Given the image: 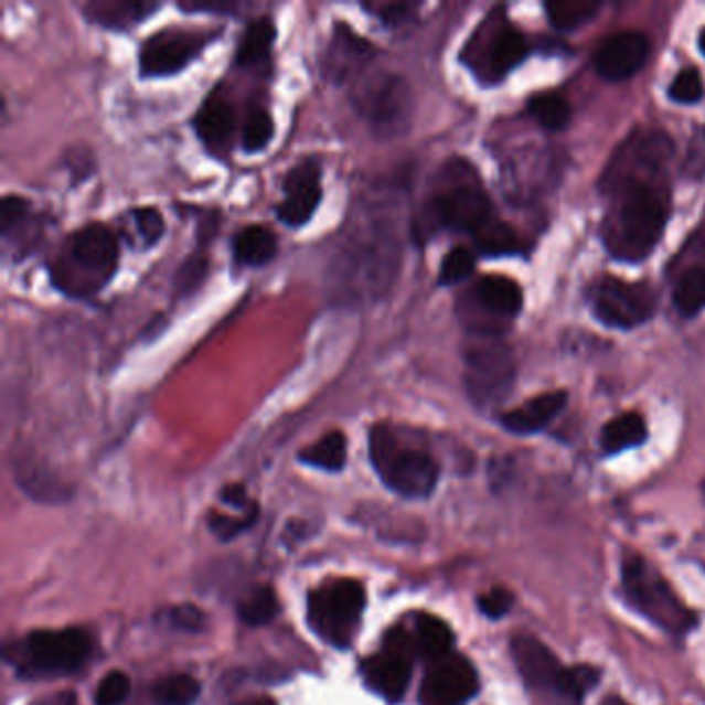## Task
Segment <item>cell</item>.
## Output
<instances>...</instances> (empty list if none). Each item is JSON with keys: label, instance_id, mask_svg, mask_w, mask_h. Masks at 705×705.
Instances as JSON below:
<instances>
[{"label": "cell", "instance_id": "cell-45", "mask_svg": "<svg viewBox=\"0 0 705 705\" xmlns=\"http://www.w3.org/2000/svg\"><path fill=\"white\" fill-rule=\"evenodd\" d=\"M513 607V594L505 590V588H494V590L487 591L478 598V608L484 617H489L492 621L505 617L509 610Z\"/></svg>", "mask_w": 705, "mask_h": 705}, {"label": "cell", "instance_id": "cell-17", "mask_svg": "<svg viewBox=\"0 0 705 705\" xmlns=\"http://www.w3.org/2000/svg\"><path fill=\"white\" fill-rule=\"evenodd\" d=\"M650 49L648 35L641 32L612 33L596 52L594 68L607 82H624L640 73L650 58Z\"/></svg>", "mask_w": 705, "mask_h": 705}, {"label": "cell", "instance_id": "cell-30", "mask_svg": "<svg viewBox=\"0 0 705 705\" xmlns=\"http://www.w3.org/2000/svg\"><path fill=\"white\" fill-rule=\"evenodd\" d=\"M674 309L683 317H695L705 309V265L685 269L673 288Z\"/></svg>", "mask_w": 705, "mask_h": 705}, {"label": "cell", "instance_id": "cell-50", "mask_svg": "<svg viewBox=\"0 0 705 705\" xmlns=\"http://www.w3.org/2000/svg\"><path fill=\"white\" fill-rule=\"evenodd\" d=\"M600 705H629V704L624 702L623 697H619V695H608V697H605V699L600 702Z\"/></svg>", "mask_w": 705, "mask_h": 705}, {"label": "cell", "instance_id": "cell-2", "mask_svg": "<svg viewBox=\"0 0 705 705\" xmlns=\"http://www.w3.org/2000/svg\"><path fill=\"white\" fill-rule=\"evenodd\" d=\"M404 259L402 224L387 201H366L352 215L342 243L329 259V300L364 307L389 295Z\"/></svg>", "mask_w": 705, "mask_h": 705}, {"label": "cell", "instance_id": "cell-40", "mask_svg": "<svg viewBox=\"0 0 705 705\" xmlns=\"http://www.w3.org/2000/svg\"><path fill=\"white\" fill-rule=\"evenodd\" d=\"M705 87L702 75L695 68H683L671 83L669 96L676 104H697L704 98Z\"/></svg>", "mask_w": 705, "mask_h": 705}, {"label": "cell", "instance_id": "cell-11", "mask_svg": "<svg viewBox=\"0 0 705 705\" xmlns=\"http://www.w3.org/2000/svg\"><path fill=\"white\" fill-rule=\"evenodd\" d=\"M222 30H182L168 28L148 38L139 49V75L143 79H162L184 71L193 61H197Z\"/></svg>", "mask_w": 705, "mask_h": 705}, {"label": "cell", "instance_id": "cell-6", "mask_svg": "<svg viewBox=\"0 0 705 705\" xmlns=\"http://www.w3.org/2000/svg\"><path fill=\"white\" fill-rule=\"evenodd\" d=\"M623 594L641 617L666 633L687 635L697 624L693 610L685 607L666 579L640 555L624 557Z\"/></svg>", "mask_w": 705, "mask_h": 705}, {"label": "cell", "instance_id": "cell-24", "mask_svg": "<svg viewBox=\"0 0 705 705\" xmlns=\"http://www.w3.org/2000/svg\"><path fill=\"white\" fill-rule=\"evenodd\" d=\"M278 255V236L261 224L245 226L232 241V257L241 267H263Z\"/></svg>", "mask_w": 705, "mask_h": 705}, {"label": "cell", "instance_id": "cell-3", "mask_svg": "<svg viewBox=\"0 0 705 705\" xmlns=\"http://www.w3.org/2000/svg\"><path fill=\"white\" fill-rule=\"evenodd\" d=\"M492 217L491 197L472 164L449 160L430 182L427 197L412 217V236L427 243L437 232H468L474 236Z\"/></svg>", "mask_w": 705, "mask_h": 705}, {"label": "cell", "instance_id": "cell-13", "mask_svg": "<svg viewBox=\"0 0 705 705\" xmlns=\"http://www.w3.org/2000/svg\"><path fill=\"white\" fill-rule=\"evenodd\" d=\"M364 610V590L359 581L344 579L333 584L328 590L311 596L309 617L312 629L329 643L345 648Z\"/></svg>", "mask_w": 705, "mask_h": 705}, {"label": "cell", "instance_id": "cell-5", "mask_svg": "<svg viewBox=\"0 0 705 705\" xmlns=\"http://www.w3.org/2000/svg\"><path fill=\"white\" fill-rule=\"evenodd\" d=\"M368 456L387 489L406 499H427L439 480V466L427 451L402 444L389 425H375L368 432Z\"/></svg>", "mask_w": 705, "mask_h": 705}, {"label": "cell", "instance_id": "cell-23", "mask_svg": "<svg viewBox=\"0 0 705 705\" xmlns=\"http://www.w3.org/2000/svg\"><path fill=\"white\" fill-rule=\"evenodd\" d=\"M474 302L494 319H513L524 307V292L511 278L487 276L476 284Z\"/></svg>", "mask_w": 705, "mask_h": 705}, {"label": "cell", "instance_id": "cell-52", "mask_svg": "<svg viewBox=\"0 0 705 705\" xmlns=\"http://www.w3.org/2000/svg\"><path fill=\"white\" fill-rule=\"evenodd\" d=\"M704 492H705V482H704Z\"/></svg>", "mask_w": 705, "mask_h": 705}, {"label": "cell", "instance_id": "cell-28", "mask_svg": "<svg viewBox=\"0 0 705 705\" xmlns=\"http://www.w3.org/2000/svg\"><path fill=\"white\" fill-rule=\"evenodd\" d=\"M345 453H348V447H345L344 435L340 430H333V432H328L323 439H319L317 444L302 449L298 453V460L302 461L305 466L319 468L325 472H340V470H344Z\"/></svg>", "mask_w": 705, "mask_h": 705}, {"label": "cell", "instance_id": "cell-7", "mask_svg": "<svg viewBox=\"0 0 705 705\" xmlns=\"http://www.w3.org/2000/svg\"><path fill=\"white\" fill-rule=\"evenodd\" d=\"M350 98L371 131L395 139L410 129L414 96L408 82L392 71L364 73L352 83Z\"/></svg>", "mask_w": 705, "mask_h": 705}, {"label": "cell", "instance_id": "cell-41", "mask_svg": "<svg viewBox=\"0 0 705 705\" xmlns=\"http://www.w3.org/2000/svg\"><path fill=\"white\" fill-rule=\"evenodd\" d=\"M366 9L377 17L378 21L387 30H397V28H404L406 23L414 21L418 4H412V2H377V4H366Z\"/></svg>", "mask_w": 705, "mask_h": 705}, {"label": "cell", "instance_id": "cell-10", "mask_svg": "<svg viewBox=\"0 0 705 705\" xmlns=\"http://www.w3.org/2000/svg\"><path fill=\"white\" fill-rule=\"evenodd\" d=\"M588 302L600 323L608 328L633 329L654 317L658 296L648 281H624L605 276L591 284Z\"/></svg>", "mask_w": 705, "mask_h": 705}, {"label": "cell", "instance_id": "cell-32", "mask_svg": "<svg viewBox=\"0 0 705 705\" xmlns=\"http://www.w3.org/2000/svg\"><path fill=\"white\" fill-rule=\"evenodd\" d=\"M527 110L546 131H563L572 120V106L555 92H544L534 96L527 104Z\"/></svg>", "mask_w": 705, "mask_h": 705}, {"label": "cell", "instance_id": "cell-49", "mask_svg": "<svg viewBox=\"0 0 705 705\" xmlns=\"http://www.w3.org/2000/svg\"><path fill=\"white\" fill-rule=\"evenodd\" d=\"M222 501L234 509H248V496L243 487H228L222 492Z\"/></svg>", "mask_w": 705, "mask_h": 705}, {"label": "cell", "instance_id": "cell-36", "mask_svg": "<svg viewBox=\"0 0 705 705\" xmlns=\"http://www.w3.org/2000/svg\"><path fill=\"white\" fill-rule=\"evenodd\" d=\"M207 274H210V257L205 253V246H197V250L191 253L177 269V276H174L177 296L186 298V296L195 295L203 286Z\"/></svg>", "mask_w": 705, "mask_h": 705}, {"label": "cell", "instance_id": "cell-39", "mask_svg": "<svg viewBox=\"0 0 705 705\" xmlns=\"http://www.w3.org/2000/svg\"><path fill=\"white\" fill-rule=\"evenodd\" d=\"M131 222L135 224L137 236L143 248H151L162 241L165 232V222L160 210L156 207H137L131 212Z\"/></svg>", "mask_w": 705, "mask_h": 705}, {"label": "cell", "instance_id": "cell-4", "mask_svg": "<svg viewBox=\"0 0 705 705\" xmlns=\"http://www.w3.org/2000/svg\"><path fill=\"white\" fill-rule=\"evenodd\" d=\"M118 243L104 224H87L71 232L50 261L52 286L68 298L98 295L115 278Z\"/></svg>", "mask_w": 705, "mask_h": 705}, {"label": "cell", "instance_id": "cell-44", "mask_svg": "<svg viewBox=\"0 0 705 705\" xmlns=\"http://www.w3.org/2000/svg\"><path fill=\"white\" fill-rule=\"evenodd\" d=\"M681 172L690 181L705 179V127L695 129V132L691 135L690 146H687V153H685Z\"/></svg>", "mask_w": 705, "mask_h": 705}, {"label": "cell", "instance_id": "cell-19", "mask_svg": "<svg viewBox=\"0 0 705 705\" xmlns=\"http://www.w3.org/2000/svg\"><path fill=\"white\" fill-rule=\"evenodd\" d=\"M362 679L383 699L397 704L410 685L412 658L395 650H385L364 662Z\"/></svg>", "mask_w": 705, "mask_h": 705}, {"label": "cell", "instance_id": "cell-16", "mask_svg": "<svg viewBox=\"0 0 705 705\" xmlns=\"http://www.w3.org/2000/svg\"><path fill=\"white\" fill-rule=\"evenodd\" d=\"M377 49L345 23H335L321 58V73L333 85H352L366 73Z\"/></svg>", "mask_w": 705, "mask_h": 705}, {"label": "cell", "instance_id": "cell-46", "mask_svg": "<svg viewBox=\"0 0 705 705\" xmlns=\"http://www.w3.org/2000/svg\"><path fill=\"white\" fill-rule=\"evenodd\" d=\"M168 624L182 629V631H199L203 624V615L195 607L170 608L165 612Z\"/></svg>", "mask_w": 705, "mask_h": 705}, {"label": "cell", "instance_id": "cell-34", "mask_svg": "<svg viewBox=\"0 0 705 705\" xmlns=\"http://www.w3.org/2000/svg\"><path fill=\"white\" fill-rule=\"evenodd\" d=\"M274 135L276 125L271 113L263 106H253L246 113L245 125L241 131V148L245 149L246 153H259L271 143Z\"/></svg>", "mask_w": 705, "mask_h": 705}, {"label": "cell", "instance_id": "cell-38", "mask_svg": "<svg viewBox=\"0 0 705 705\" xmlns=\"http://www.w3.org/2000/svg\"><path fill=\"white\" fill-rule=\"evenodd\" d=\"M476 257L474 253L466 246H456L453 250H449L441 263V271H439V284L441 286H453L460 284L463 279L470 278L474 274Z\"/></svg>", "mask_w": 705, "mask_h": 705}, {"label": "cell", "instance_id": "cell-21", "mask_svg": "<svg viewBox=\"0 0 705 705\" xmlns=\"http://www.w3.org/2000/svg\"><path fill=\"white\" fill-rule=\"evenodd\" d=\"M162 4L141 0H92L82 7L89 23L110 32H127L153 15Z\"/></svg>", "mask_w": 705, "mask_h": 705}, {"label": "cell", "instance_id": "cell-27", "mask_svg": "<svg viewBox=\"0 0 705 705\" xmlns=\"http://www.w3.org/2000/svg\"><path fill=\"white\" fill-rule=\"evenodd\" d=\"M645 439H648L645 420L635 412H627L612 418L600 432V445L608 456L640 447L641 444H645Z\"/></svg>", "mask_w": 705, "mask_h": 705}, {"label": "cell", "instance_id": "cell-1", "mask_svg": "<svg viewBox=\"0 0 705 705\" xmlns=\"http://www.w3.org/2000/svg\"><path fill=\"white\" fill-rule=\"evenodd\" d=\"M673 153L666 132L635 131L610 158L600 191L608 203L602 241L615 259L643 261L660 243L673 205Z\"/></svg>", "mask_w": 705, "mask_h": 705}, {"label": "cell", "instance_id": "cell-48", "mask_svg": "<svg viewBox=\"0 0 705 705\" xmlns=\"http://www.w3.org/2000/svg\"><path fill=\"white\" fill-rule=\"evenodd\" d=\"M179 7L189 13H234L238 9V4H234V2H207V4L205 2H193V4L184 2Z\"/></svg>", "mask_w": 705, "mask_h": 705}, {"label": "cell", "instance_id": "cell-47", "mask_svg": "<svg viewBox=\"0 0 705 705\" xmlns=\"http://www.w3.org/2000/svg\"><path fill=\"white\" fill-rule=\"evenodd\" d=\"M257 511L255 513H248L245 517L236 520V517H214L212 520V530L215 534L222 538V541H231L234 536H238L243 530H246L248 525L253 524Z\"/></svg>", "mask_w": 705, "mask_h": 705}, {"label": "cell", "instance_id": "cell-8", "mask_svg": "<svg viewBox=\"0 0 705 705\" xmlns=\"http://www.w3.org/2000/svg\"><path fill=\"white\" fill-rule=\"evenodd\" d=\"M517 375L515 356L501 333H470L463 348V383L478 408H492L508 397Z\"/></svg>", "mask_w": 705, "mask_h": 705}, {"label": "cell", "instance_id": "cell-26", "mask_svg": "<svg viewBox=\"0 0 705 705\" xmlns=\"http://www.w3.org/2000/svg\"><path fill=\"white\" fill-rule=\"evenodd\" d=\"M414 652L428 662H435L439 658L451 654L453 648V631L449 624L444 623L437 617L420 615L414 623V631L410 633Z\"/></svg>", "mask_w": 705, "mask_h": 705}, {"label": "cell", "instance_id": "cell-29", "mask_svg": "<svg viewBox=\"0 0 705 705\" xmlns=\"http://www.w3.org/2000/svg\"><path fill=\"white\" fill-rule=\"evenodd\" d=\"M598 681H600V671L594 666L579 664L572 669H563L557 685L553 690L557 705H581L586 695L598 685Z\"/></svg>", "mask_w": 705, "mask_h": 705}, {"label": "cell", "instance_id": "cell-20", "mask_svg": "<svg viewBox=\"0 0 705 705\" xmlns=\"http://www.w3.org/2000/svg\"><path fill=\"white\" fill-rule=\"evenodd\" d=\"M193 125L201 143L212 153L222 156L232 146V137L236 131V110L231 99L224 98L220 92H214L199 106Z\"/></svg>", "mask_w": 705, "mask_h": 705}, {"label": "cell", "instance_id": "cell-18", "mask_svg": "<svg viewBox=\"0 0 705 705\" xmlns=\"http://www.w3.org/2000/svg\"><path fill=\"white\" fill-rule=\"evenodd\" d=\"M513 662L530 690H555L558 676L563 673V664L558 658L532 635H515L511 641Z\"/></svg>", "mask_w": 705, "mask_h": 705}, {"label": "cell", "instance_id": "cell-22", "mask_svg": "<svg viewBox=\"0 0 705 705\" xmlns=\"http://www.w3.org/2000/svg\"><path fill=\"white\" fill-rule=\"evenodd\" d=\"M567 406L565 392H551V394L536 395L524 406L505 412L501 416V425L513 435H534L542 428L548 427L563 408Z\"/></svg>", "mask_w": 705, "mask_h": 705}, {"label": "cell", "instance_id": "cell-14", "mask_svg": "<svg viewBox=\"0 0 705 705\" xmlns=\"http://www.w3.org/2000/svg\"><path fill=\"white\" fill-rule=\"evenodd\" d=\"M480 690L474 664L460 654L430 662L418 691L420 705H466Z\"/></svg>", "mask_w": 705, "mask_h": 705}, {"label": "cell", "instance_id": "cell-53", "mask_svg": "<svg viewBox=\"0 0 705 705\" xmlns=\"http://www.w3.org/2000/svg\"><path fill=\"white\" fill-rule=\"evenodd\" d=\"M265 705H269V704H265Z\"/></svg>", "mask_w": 705, "mask_h": 705}, {"label": "cell", "instance_id": "cell-15", "mask_svg": "<svg viewBox=\"0 0 705 705\" xmlns=\"http://www.w3.org/2000/svg\"><path fill=\"white\" fill-rule=\"evenodd\" d=\"M323 172L317 158H305L292 165L284 177V201L276 214L288 228H302L311 222L321 199H323Z\"/></svg>", "mask_w": 705, "mask_h": 705}, {"label": "cell", "instance_id": "cell-9", "mask_svg": "<svg viewBox=\"0 0 705 705\" xmlns=\"http://www.w3.org/2000/svg\"><path fill=\"white\" fill-rule=\"evenodd\" d=\"M530 46L524 33L509 25L505 19L489 17L468 40L461 61L474 73L478 82L494 85L509 75L527 56Z\"/></svg>", "mask_w": 705, "mask_h": 705}, {"label": "cell", "instance_id": "cell-42", "mask_svg": "<svg viewBox=\"0 0 705 705\" xmlns=\"http://www.w3.org/2000/svg\"><path fill=\"white\" fill-rule=\"evenodd\" d=\"M131 693V679L125 673H108L99 681L96 705H122Z\"/></svg>", "mask_w": 705, "mask_h": 705}, {"label": "cell", "instance_id": "cell-12", "mask_svg": "<svg viewBox=\"0 0 705 705\" xmlns=\"http://www.w3.org/2000/svg\"><path fill=\"white\" fill-rule=\"evenodd\" d=\"M92 652L89 635L82 629L35 631L21 645V671L30 674H66L77 671Z\"/></svg>", "mask_w": 705, "mask_h": 705}, {"label": "cell", "instance_id": "cell-51", "mask_svg": "<svg viewBox=\"0 0 705 705\" xmlns=\"http://www.w3.org/2000/svg\"><path fill=\"white\" fill-rule=\"evenodd\" d=\"M699 50H702V54L705 56V28L699 33Z\"/></svg>", "mask_w": 705, "mask_h": 705}, {"label": "cell", "instance_id": "cell-31", "mask_svg": "<svg viewBox=\"0 0 705 705\" xmlns=\"http://www.w3.org/2000/svg\"><path fill=\"white\" fill-rule=\"evenodd\" d=\"M472 238H474L478 250L484 255H491V257L515 255L522 248V243H520L515 231L509 226L508 222H501L499 217H492L491 222L476 232Z\"/></svg>", "mask_w": 705, "mask_h": 705}, {"label": "cell", "instance_id": "cell-43", "mask_svg": "<svg viewBox=\"0 0 705 705\" xmlns=\"http://www.w3.org/2000/svg\"><path fill=\"white\" fill-rule=\"evenodd\" d=\"M32 215V205L25 197L4 195L0 201V236H7L15 231Z\"/></svg>", "mask_w": 705, "mask_h": 705}, {"label": "cell", "instance_id": "cell-37", "mask_svg": "<svg viewBox=\"0 0 705 705\" xmlns=\"http://www.w3.org/2000/svg\"><path fill=\"white\" fill-rule=\"evenodd\" d=\"M278 612V598L269 588H259V590L253 591L238 610L243 623L250 624V627L269 623Z\"/></svg>", "mask_w": 705, "mask_h": 705}, {"label": "cell", "instance_id": "cell-33", "mask_svg": "<svg viewBox=\"0 0 705 705\" xmlns=\"http://www.w3.org/2000/svg\"><path fill=\"white\" fill-rule=\"evenodd\" d=\"M546 15L551 19V23L560 30H575L584 23H588L591 17L598 13L600 2L596 0H557V2H546L544 4Z\"/></svg>", "mask_w": 705, "mask_h": 705}, {"label": "cell", "instance_id": "cell-25", "mask_svg": "<svg viewBox=\"0 0 705 705\" xmlns=\"http://www.w3.org/2000/svg\"><path fill=\"white\" fill-rule=\"evenodd\" d=\"M278 38V28L271 17H259L248 23L238 49H236V66H257L269 61L271 49Z\"/></svg>", "mask_w": 705, "mask_h": 705}, {"label": "cell", "instance_id": "cell-35", "mask_svg": "<svg viewBox=\"0 0 705 705\" xmlns=\"http://www.w3.org/2000/svg\"><path fill=\"white\" fill-rule=\"evenodd\" d=\"M201 695V683L189 674H170L153 687V699L160 705H193Z\"/></svg>", "mask_w": 705, "mask_h": 705}]
</instances>
